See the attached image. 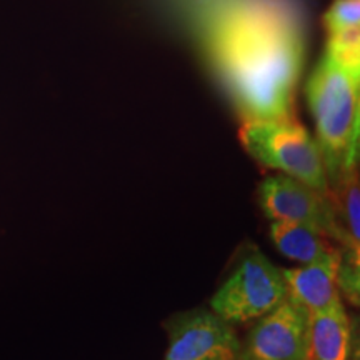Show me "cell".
I'll return each instance as SVG.
<instances>
[{
	"label": "cell",
	"instance_id": "4",
	"mask_svg": "<svg viewBox=\"0 0 360 360\" xmlns=\"http://www.w3.org/2000/svg\"><path fill=\"white\" fill-rule=\"evenodd\" d=\"M287 297L282 270L259 249L244 254L210 299V310L233 327L264 317Z\"/></svg>",
	"mask_w": 360,
	"mask_h": 360
},
{
	"label": "cell",
	"instance_id": "5",
	"mask_svg": "<svg viewBox=\"0 0 360 360\" xmlns=\"http://www.w3.org/2000/svg\"><path fill=\"white\" fill-rule=\"evenodd\" d=\"M259 204L265 217L277 222H294L326 233L340 247L352 242L337 220L330 200L307 184L278 174L264 179L259 186Z\"/></svg>",
	"mask_w": 360,
	"mask_h": 360
},
{
	"label": "cell",
	"instance_id": "12",
	"mask_svg": "<svg viewBox=\"0 0 360 360\" xmlns=\"http://www.w3.org/2000/svg\"><path fill=\"white\" fill-rule=\"evenodd\" d=\"M323 56L360 82V27L327 34Z\"/></svg>",
	"mask_w": 360,
	"mask_h": 360
},
{
	"label": "cell",
	"instance_id": "1",
	"mask_svg": "<svg viewBox=\"0 0 360 360\" xmlns=\"http://www.w3.org/2000/svg\"><path fill=\"white\" fill-rule=\"evenodd\" d=\"M191 39L242 120L294 119L305 60L304 0H155Z\"/></svg>",
	"mask_w": 360,
	"mask_h": 360
},
{
	"label": "cell",
	"instance_id": "10",
	"mask_svg": "<svg viewBox=\"0 0 360 360\" xmlns=\"http://www.w3.org/2000/svg\"><path fill=\"white\" fill-rule=\"evenodd\" d=\"M270 238L283 257L294 260L299 265L328 259L344 249V247L335 245L334 240L328 238L326 233L294 222L274 220L270 224Z\"/></svg>",
	"mask_w": 360,
	"mask_h": 360
},
{
	"label": "cell",
	"instance_id": "13",
	"mask_svg": "<svg viewBox=\"0 0 360 360\" xmlns=\"http://www.w3.org/2000/svg\"><path fill=\"white\" fill-rule=\"evenodd\" d=\"M339 289L345 300L355 307H360V245L357 244L342 249Z\"/></svg>",
	"mask_w": 360,
	"mask_h": 360
},
{
	"label": "cell",
	"instance_id": "11",
	"mask_svg": "<svg viewBox=\"0 0 360 360\" xmlns=\"http://www.w3.org/2000/svg\"><path fill=\"white\" fill-rule=\"evenodd\" d=\"M328 200L352 245H360V180L357 167L345 170L334 186H330Z\"/></svg>",
	"mask_w": 360,
	"mask_h": 360
},
{
	"label": "cell",
	"instance_id": "7",
	"mask_svg": "<svg viewBox=\"0 0 360 360\" xmlns=\"http://www.w3.org/2000/svg\"><path fill=\"white\" fill-rule=\"evenodd\" d=\"M309 322L310 315L285 297L240 340V360H305Z\"/></svg>",
	"mask_w": 360,
	"mask_h": 360
},
{
	"label": "cell",
	"instance_id": "16",
	"mask_svg": "<svg viewBox=\"0 0 360 360\" xmlns=\"http://www.w3.org/2000/svg\"><path fill=\"white\" fill-rule=\"evenodd\" d=\"M352 327V344H350V360H360V315L350 317Z\"/></svg>",
	"mask_w": 360,
	"mask_h": 360
},
{
	"label": "cell",
	"instance_id": "9",
	"mask_svg": "<svg viewBox=\"0 0 360 360\" xmlns=\"http://www.w3.org/2000/svg\"><path fill=\"white\" fill-rule=\"evenodd\" d=\"M352 327L344 302L310 315L305 360H350Z\"/></svg>",
	"mask_w": 360,
	"mask_h": 360
},
{
	"label": "cell",
	"instance_id": "14",
	"mask_svg": "<svg viewBox=\"0 0 360 360\" xmlns=\"http://www.w3.org/2000/svg\"><path fill=\"white\" fill-rule=\"evenodd\" d=\"M322 24L327 34L360 27V0H334L323 13Z\"/></svg>",
	"mask_w": 360,
	"mask_h": 360
},
{
	"label": "cell",
	"instance_id": "2",
	"mask_svg": "<svg viewBox=\"0 0 360 360\" xmlns=\"http://www.w3.org/2000/svg\"><path fill=\"white\" fill-rule=\"evenodd\" d=\"M359 90V80L326 56L315 65L305 89L317 132L315 141L322 150L330 186L347 169Z\"/></svg>",
	"mask_w": 360,
	"mask_h": 360
},
{
	"label": "cell",
	"instance_id": "6",
	"mask_svg": "<svg viewBox=\"0 0 360 360\" xmlns=\"http://www.w3.org/2000/svg\"><path fill=\"white\" fill-rule=\"evenodd\" d=\"M164 360H240V339L232 323L210 309L177 314L167 322Z\"/></svg>",
	"mask_w": 360,
	"mask_h": 360
},
{
	"label": "cell",
	"instance_id": "17",
	"mask_svg": "<svg viewBox=\"0 0 360 360\" xmlns=\"http://www.w3.org/2000/svg\"><path fill=\"white\" fill-rule=\"evenodd\" d=\"M357 174H359V180H360V162L357 164Z\"/></svg>",
	"mask_w": 360,
	"mask_h": 360
},
{
	"label": "cell",
	"instance_id": "8",
	"mask_svg": "<svg viewBox=\"0 0 360 360\" xmlns=\"http://www.w3.org/2000/svg\"><path fill=\"white\" fill-rule=\"evenodd\" d=\"M340 257L342 250L332 257L319 260V262L282 270L287 287V299L302 307L309 315L340 304Z\"/></svg>",
	"mask_w": 360,
	"mask_h": 360
},
{
	"label": "cell",
	"instance_id": "3",
	"mask_svg": "<svg viewBox=\"0 0 360 360\" xmlns=\"http://www.w3.org/2000/svg\"><path fill=\"white\" fill-rule=\"evenodd\" d=\"M238 137L245 150L264 167L300 180L328 197L330 184L321 147L295 117L242 120Z\"/></svg>",
	"mask_w": 360,
	"mask_h": 360
},
{
	"label": "cell",
	"instance_id": "15",
	"mask_svg": "<svg viewBox=\"0 0 360 360\" xmlns=\"http://www.w3.org/2000/svg\"><path fill=\"white\" fill-rule=\"evenodd\" d=\"M360 162V90H359V102H357V114H355V125L352 134V143H350V150L347 157V169L357 167Z\"/></svg>",
	"mask_w": 360,
	"mask_h": 360
}]
</instances>
